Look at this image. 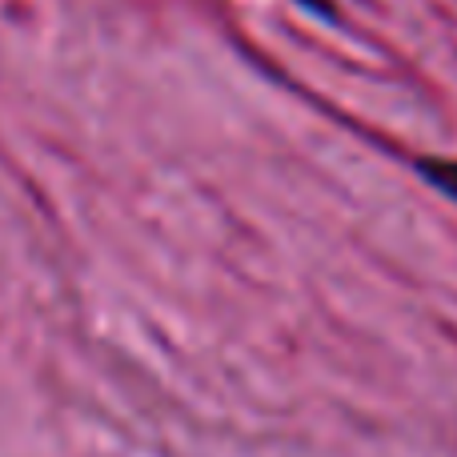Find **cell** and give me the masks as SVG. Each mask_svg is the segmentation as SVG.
<instances>
[{"mask_svg":"<svg viewBox=\"0 0 457 457\" xmlns=\"http://www.w3.org/2000/svg\"><path fill=\"white\" fill-rule=\"evenodd\" d=\"M421 177L434 181V189H442L445 197L457 201V161H418Z\"/></svg>","mask_w":457,"mask_h":457,"instance_id":"6da1fadb","label":"cell"},{"mask_svg":"<svg viewBox=\"0 0 457 457\" xmlns=\"http://www.w3.org/2000/svg\"><path fill=\"white\" fill-rule=\"evenodd\" d=\"M301 4H305L309 12L325 16V21H333V16H337V12H333V0H301Z\"/></svg>","mask_w":457,"mask_h":457,"instance_id":"7a4b0ae2","label":"cell"}]
</instances>
